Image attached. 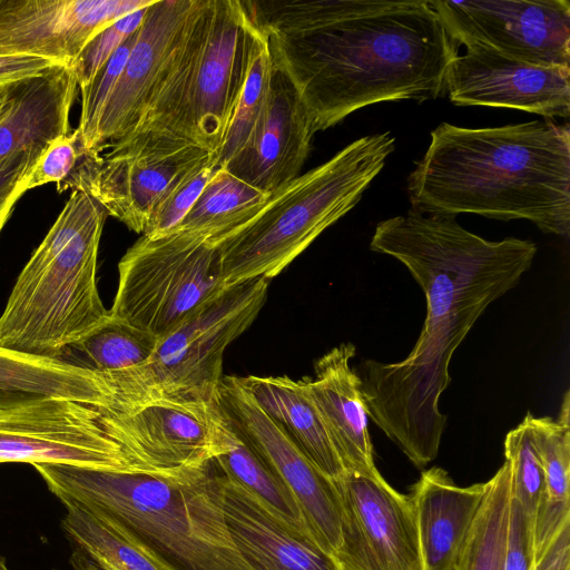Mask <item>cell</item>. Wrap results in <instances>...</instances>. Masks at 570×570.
<instances>
[{"label":"cell","mask_w":570,"mask_h":570,"mask_svg":"<svg viewBox=\"0 0 570 570\" xmlns=\"http://www.w3.org/2000/svg\"><path fill=\"white\" fill-rule=\"evenodd\" d=\"M218 168L216 157L212 156L184 175L163 197L142 235L157 236L171 230Z\"/></svg>","instance_id":"35"},{"label":"cell","mask_w":570,"mask_h":570,"mask_svg":"<svg viewBox=\"0 0 570 570\" xmlns=\"http://www.w3.org/2000/svg\"><path fill=\"white\" fill-rule=\"evenodd\" d=\"M535 444L544 471L543 497L533 528L534 560L570 524V400L566 392L557 420L532 415Z\"/></svg>","instance_id":"25"},{"label":"cell","mask_w":570,"mask_h":570,"mask_svg":"<svg viewBox=\"0 0 570 570\" xmlns=\"http://www.w3.org/2000/svg\"><path fill=\"white\" fill-rule=\"evenodd\" d=\"M0 463L149 473L124 445L114 415L76 400L0 391Z\"/></svg>","instance_id":"9"},{"label":"cell","mask_w":570,"mask_h":570,"mask_svg":"<svg viewBox=\"0 0 570 570\" xmlns=\"http://www.w3.org/2000/svg\"><path fill=\"white\" fill-rule=\"evenodd\" d=\"M115 419L125 446L154 475L184 476L218 453L216 397L163 401Z\"/></svg>","instance_id":"18"},{"label":"cell","mask_w":570,"mask_h":570,"mask_svg":"<svg viewBox=\"0 0 570 570\" xmlns=\"http://www.w3.org/2000/svg\"><path fill=\"white\" fill-rule=\"evenodd\" d=\"M487 492V482L459 487L438 466L421 473L410 494L424 570H455Z\"/></svg>","instance_id":"22"},{"label":"cell","mask_w":570,"mask_h":570,"mask_svg":"<svg viewBox=\"0 0 570 570\" xmlns=\"http://www.w3.org/2000/svg\"><path fill=\"white\" fill-rule=\"evenodd\" d=\"M0 118V161L30 146L47 147L70 131L69 116L79 86L72 66L51 69L8 83Z\"/></svg>","instance_id":"23"},{"label":"cell","mask_w":570,"mask_h":570,"mask_svg":"<svg viewBox=\"0 0 570 570\" xmlns=\"http://www.w3.org/2000/svg\"><path fill=\"white\" fill-rule=\"evenodd\" d=\"M67 537L102 570H174L151 548L109 517L65 505Z\"/></svg>","instance_id":"29"},{"label":"cell","mask_w":570,"mask_h":570,"mask_svg":"<svg viewBox=\"0 0 570 570\" xmlns=\"http://www.w3.org/2000/svg\"><path fill=\"white\" fill-rule=\"evenodd\" d=\"M533 562V524L510 494L504 570H530Z\"/></svg>","instance_id":"39"},{"label":"cell","mask_w":570,"mask_h":570,"mask_svg":"<svg viewBox=\"0 0 570 570\" xmlns=\"http://www.w3.org/2000/svg\"><path fill=\"white\" fill-rule=\"evenodd\" d=\"M453 41L522 62L570 68L568 0H432Z\"/></svg>","instance_id":"11"},{"label":"cell","mask_w":570,"mask_h":570,"mask_svg":"<svg viewBox=\"0 0 570 570\" xmlns=\"http://www.w3.org/2000/svg\"><path fill=\"white\" fill-rule=\"evenodd\" d=\"M531 420L532 414L528 413L517 428L508 432L504 439V458L511 466V497L519 502L534 528L543 497L544 471Z\"/></svg>","instance_id":"33"},{"label":"cell","mask_w":570,"mask_h":570,"mask_svg":"<svg viewBox=\"0 0 570 570\" xmlns=\"http://www.w3.org/2000/svg\"><path fill=\"white\" fill-rule=\"evenodd\" d=\"M268 284L259 277L227 286L160 338L147 362L121 370L119 380L130 407L214 400L224 352L256 320Z\"/></svg>","instance_id":"7"},{"label":"cell","mask_w":570,"mask_h":570,"mask_svg":"<svg viewBox=\"0 0 570 570\" xmlns=\"http://www.w3.org/2000/svg\"><path fill=\"white\" fill-rule=\"evenodd\" d=\"M137 31L126 38L88 85L79 88L81 112L75 129L86 151L92 146L101 114L135 45Z\"/></svg>","instance_id":"34"},{"label":"cell","mask_w":570,"mask_h":570,"mask_svg":"<svg viewBox=\"0 0 570 570\" xmlns=\"http://www.w3.org/2000/svg\"><path fill=\"white\" fill-rule=\"evenodd\" d=\"M149 6L118 19L86 45L72 65L79 88L88 85L126 38L140 27Z\"/></svg>","instance_id":"36"},{"label":"cell","mask_w":570,"mask_h":570,"mask_svg":"<svg viewBox=\"0 0 570 570\" xmlns=\"http://www.w3.org/2000/svg\"><path fill=\"white\" fill-rule=\"evenodd\" d=\"M198 0H155L101 114L90 150L101 154L127 137L168 73Z\"/></svg>","instance_id":"16"},{"label":"cell","mask_w":570,"mask_h":570,"mask_svg":"<svg viewBox=\"0 0 570 570\" xmlns=\"http://www.w3.org/2000/svg\"><path fill=\"white\" fill-rule=\"evenodd\" d=\"M32 466L65 505L109 517L174 570H253L230 534L214 461L180 478Z\"/></svg>","instance_id":"4"},{"label":"cell","mask_w":570,"mask_h":570,"mask_svg":"<svg viewBox=\"0 0 570 570\" xmlns=\"http://www.w3.org/2000/svg\"><path fill=\"white\" fill-rule=\"evenodd\" d=\"M256 29L240 0H210L186 116L190 144L216 157L240 97Z\"/></svg>","instance_id":"14"},{"label":"cell","mask_w":570,"mask_h":570,"mask_svg":"<svg viewBox=\"0 0 570 570\" xmlns=\"http://www.w3.org/2000/svg\"><path fill=\"white\" fill-rule=\"evenodd\" d=\"M216 401L267 468L293 493L308 530L333 558L341 544V504L333 480L322 474L242 384L223 376Z\"/></svg>","instance_id":"13"},{"label":"cell","mask_w":570,"mask_h":570,"mask_svg":"<svg viewBox=\"0 0 570 570\" xmlns=\"http://www.w3.org/2000/svg\"><path fill=\"white\" fill-rule=\"evenodd\" d=\"M296 86L313 132L382 101L445 94L459 55L429 0H245Z\"/></svg>","instance_id":"2"},{"label":"cell","mask_w":570,"mask_h":570,"mask_svg":"<svg viewBox=\"0 0 570 570\" xmlns=\"http://www.w3.org/2000/svg\"><path fill=\"white\" fill-rule=\"evenodd\" d=\"M355 354L352 343H342L315 362L313 377L303 379L344 471L377 476L361 380L351 366Z\"/></svg>","instance_id":"20"},{"label":"cell","mask_w":570,"mask_h":570,"mask_svg":"<svg viewBox=\"0 0 570 570\" xmlns=\"http://www.w3.org/2000/svg\"><path fill=\"white\" fill-rule=\"evenodd\" d=\"M218 407V453L213 460L216 468L225 478L258 499L288 527L312 535L293 493L267 468L219 405Z\"/></svg>","instance_id":"27"},{"label":"cell","mask_w":570,"mask_h":570,"mask_svg":"<svg viewBox=\"0 0 570 570\" xmlns=\"http://www.w3.org/2000/svg\"><path fill=\"white\" fill-rule=\"evenodd\" d=\"M239 380L322 474L336 480L345 472L304 379L248 375Z\"/></svg>","instance_id":"24"},{"label":"cell","mask_w":570,"mask_h":570,"mask_svg":"<svg viewBox=\"0 0 570 570\" xmlns=\"http://www.w3.org/2000/svg\"><path fill=\"white\" fill-rule=\"evenodd\" d=\"M256 29V28H255ZM272 58L267 38L256 29L248 73L224 141L216 154L224 167L249 141L267 107Z\"/></svg>","instance_id":"32"},{"label":"cell","mask_w":570,"mask_h":570,"mask_svg":"<svg viewBox=\"0 0 570 570\" xmlns=\"http://www.w3.org/2000/svg\"><path fill=\"white\" fill-rule=\"evenodd\" d=\"M82 151L76 129L53 139L32 166L28 177V190L49 183H62L77 166Z\"/></svg>","instance_id":"37"},{"label":"cell","mask_w":570,"mask_h":570,"mask_svg":"<svg viewBox=\"0 0 570 570\" xmlns=\"http://www.w3.org/2000/svg\"><path fill=\"white\" fill-rule=\"evenodd\" d=\"M158 342L149 332L110 315L60 358L97 373L119 371L147 362Z\"/></svg>","instance_id":"31"},{"label":"cell","mask_w":570,"mask_h":570,"mask_svg":"<svg viewBox=\"0 0 570 570\" xmlns=\"http://www.w3.org/2000/svg\"><path fill=\"white\" fill-rule=\"evenodd\" d=\"M269 195L219 167L171 230L196 234L217 245L256 216Z\"/></svg>","instance_id":"28"},{"label":"cell","mask_w":570,"mask_h":570,"mask_svg":"<svg viewBox=\"0 0 570 570\" xmlns=\"http://www.w3.org/2000/svg\"><path fill=\"white\" fill-rule=\"evenodd\" d=\"M271 58L269 95L263 118L246 146L223 167L267 194L299 176L314 135L296 86L272 53Z\"/></svg>","instance_id":"19"},{"label":"cell","mask_w":570,"mask_h":570,"mask_svg":"<svg viewBox=\"0 0 570 570\" xmlns=\"http://www.w3.org/2000/svg\"><path fill=\"white\" fill-rule=\"evenodd\" d=\"M148 0H0V55L72 66L86 45Z\"/></svg>","instance_id":"17"},{"label":"cell","mask_w":570,"mask_h":570,"mask_svg":"<svg viewBox=\"0 0 570 570\" xmlns=\"http://www.w3.org/2000/svg\"><path fill=\"white\" fill-rule=\"evenodd\" d=\"M56 66L61 63L40 57L0 55V86L38 76Z\"/></svg>","instance_id":"40"},{"label":"cell","mask_w":570,"mask_h":570,"mask_svg":"<svg viewBox=\"0 0 570 570\" xmlns=\"http://www.w3.org/2000/svg\"><path fill=\"white\" fill-rule=\"evenodd\" d=\"M0 570H10L3 557L0 556Z\"/></svg>","instance_id":"44"},{"label":"cell","mask_w":570,"mask_h":570,"mask_svg":"<svg viewBox=\"0 0 570 570\" xmlns=\"http://www.w3.org/2000/svg\"><path fill=\"white\" fill-rule=\"evenodd\" d=\"M394 149L390 131L363 136L273 191L256 216L216 245L225 284L281 274L357 205Z\"/></svg>","instance_id":"6"},{"label":"cell","mask_w":570,"mask_h":570,"mask_svg":"<svg viewBox=\"0 0 570 570\" xmlns=\"http://www.w3.org/2000/svg\"><path fill=\"white\" fill-rule=\"evenodd\" d=\"M341 504L340 570H424L410 495L381 475L345 471L333 480Z\"/></svg>","instance_id":"12"},{"label":"cell","mask_w":570,"mask_h":570,"mask_svg":"<svg viewBox=\"0 0 570 570\" xmlns=\"http://www.w3.org/2000/svg\"><path fill=\"white\" fill-rule=\"evenodd\" d=\"M222 482L230 534L253 570H340L335 559L312 535L288 527L223 474Z\"/></svg>","instance_id":"21"},{"label":"cell","mask_w":570,"mask_h":570,"mask_svg":"<svg viewBox=\"0 0 570 570\" xmlns=\"http://www.w3.org/2000/svg\"><path fill=\"white\" fill-rule=\"evenodd\" d=\"M226 287L209 240L174 230L141 235L118 263L109 313L160 340Z\"/></svg>","instance_id":"8"},{"label":"cell","mask_w":570,"mask_h":570,"mask_svg":"<svg viewBox=\"0 0 570 570\" xmlns=\"http://www.w3.org/2000/svg\"><path fill=\"white\" fill-rule=\"evenodd\" d=\"M445 76V92L456 106L519 109L543 116L570 115V68L514 60L476 43H465Z\"/></svg>","instance_id":"15"},{"label":"cell","mask_w":570,"mask_h":570,"mask_svg":"<svg viewBox=\"0 0 570 570\" xmlns=\"http://www.w3.org/2000/svg\"><path fill=\"white\" fill-rule=\"evenodd\" d=\"M511 466L504 461L487 492L456 560L455 570H504Z\"/></svg>","instance_id":"30"},{"label":"cell","mask_w":570,"mask_h":570,"mask_svg":"<svg viewBox=\"0 0 570 570\" xmlns=\"http://www.w3.org/2000/svg\"><path fill=\"white\" fill-rule=\"evenodd\" d=\"M530 570H570V524L566 525Z\"/></svg>","instance_id":"41"},{"label":"cell","mask_w":570,"mask_h":570,"mask_svg":"<svg viewBox=\"0 0 570 570\" xmlns=\"http://www.w3.org/2000/svg\"><path fill=\"white\" fill-rule=\"evenodd\" d=\"M407 178L411 210L527 219L570 234V128L532 120L466 128L441 122Z\"/></svg>","instance_id":"3"},{"label":"cell","mask_w":570,"mask_h":570,"mask_svg":"<svg viewBox=\"0 0 570 570\" xmlns=\"http://www.w3.org/2000/svg\"><path fill=\"white\" fill-rule=\"evenodd\" d=\"M45 148L24 147L0 161V233L16 203L28 190L29 174Z\"/></svg>","instance_id":"38"},{"label":"cell","mask_w":570,"mask_h":570,"mask_svg":"<svg viewBox=\"0 0 570 570\" xmlns=\"http://www.w3.org/2000/svg\"><path fill=\"white\" fill-rule=\"evenodd\" d=\"M107 216L91 196L72 190L9 294L0 315V347L60 358L110 316L97 283Z\"/></svg>","instance_id":"5"},{"label":"cell","mask_w":570,"mask_h":570,"mask_svg":"<svg viewBox=\"0 0 570 570\" xmlns=\"http://www.w3.org/2000/svg\"><path fill=\"white\" fill-rule=\"evenodd\" d=\"M212 156L199 146L178 141L116 145L101 154L83 150L57 191H85L108 216L142 235L173 185Z\"/></svg>","instance_id":"10"},{"label":"cell","mask_w":570,"mask_h":570,"mask_svg":"<svg viewBox=\"0 0 570 570\" xmlns=\"http://www.w3.org/2000/svg\"><path fill=\"white\" fill-rule=\"evenodd\" d=\"M8 98L7 85L0 86V118L4 111Z\"/></svg>","instance_id":"43"},{"label":"cell","mask_w":570,"mask_h":570,"mask_svg":"<svg viewBox=\"0 0 570 570\" xmlns=\"http://www.w3.org/2000/svg\"><path fill=\"white\" fill-rule=\"evenodd\" d=\"M0 391L24 392L76 400L105 411L110 403L100 373L61 358L23 354L0 347Z\"/></svg>","instance_id":"26"},{"label":"cell","mask_w":570,"mask_h":570,"mask_svg":"<svg viewBox=\"0 0 570 570\" xmlns=\"http://www.w3.org/2000/svg\"><path fill=\"white\" fill-rule=\"evenodd\" d=\"M370 248L402 263L425 295V320L409 355L394 363L364 360L355 371L368 417L422 469L436 459L445 429L439 405L453 353L485 308L530 269L537 245L488 240L453 216L409 210L380 222Z\"/></svg>","instance_id":"1"},{"label":"cell","mask_w":570,"mask_h":570,"mask_svg":"<svg viewBox=\"0 0 570 570\" xmlns=\"http://www.w3.org/2000/svg\"><path fill=\"white\" fill-rule=\"evenodd\" d=\"M69 562L73 570H102L79 548L73 550Z\"/></svg>","instance_id":"42"}]
</instances>
